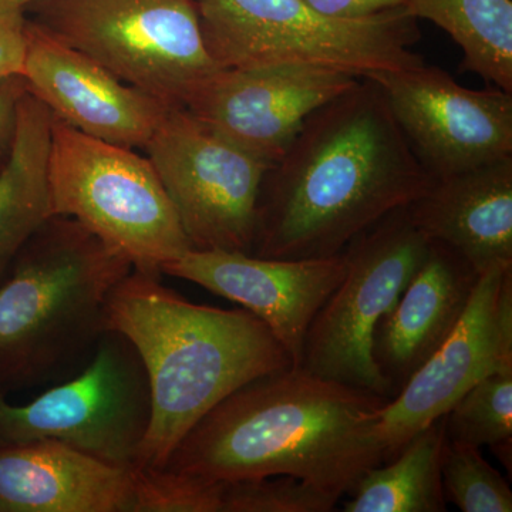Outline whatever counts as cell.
Returning a JSON list of instances; mask_svg holds the SVG:
<instances>
[{"label": "cell", "mask_w": 512, "mask_h": 512, "mask_svg": "<svg viewBox=\"0 0 512 512\" xmlns=\"http://www.w3.org/2000/svg\"><path fill=\"white\" fill-rule=\"evenodd\" d=\"M383 93L362 77L305 121L258 200L252 255L329 258L433 184Z\"/></svg>", "instance_id": "1"}, {"label": "cell", "mask_w": 512, "mask_h": 512, "mask_svg": "<svg viewBox=\"0 0 512 512\" xmlns=\"http://www.w3.org/2000/svg\"><path fill=\"white\" fill-rule=\"evenodd\" d=\"M387 402L291 366L225 397L164 468L215 483L292 476L340 500L384 463L376 427Z\"/></svg>", "instance_id": "2"}, {"label": "cell", "mask_w": 512, "mask_h": 512, "mask_svg": "<svg viewBox=\"0 0 512 512\" xmlns=\"http://www.w3.org/2000/svg\"><path fill=\"white\" fill-rule=\"evenodd\" d=\"M133 268L111 292L107 329L130 340L151 390L137 470L164 468L192 427L239 387L292 366L251 312L197 305Z\"/></svg>", "instance_id": "3"}, {"label": "cell", "mask_w": 512, "mask_h": 512, "mask_svg": "<svg viewBox=\"0 0 512 512\" xmlns=\"http://www.w3.org/2000/svg\"><path fill=\"white\" fill-rule=\"evenodd\" d=\"M133 268L73 218L53 215L37 229L0 282V392L77 375L107 332L111 292Z\"/></svg>", "instance_id": "4"}, {"label": "cell", "mask_w": 512, "mask_h": 512, "mask_svg": "<svg viewBox=\"0 0 512 512\" xmlns=\"http://www.w3.org/2000/svg\"><path fill=\"white\" fill-rule=\"evenodd\" d=\"M202 36L220 69L301 64L356 77L424 62L419 19L406 8L333 18L305 0H197Z\"/></svg>", "instance_id": "5"}, {"label": "cell", "mask_w": 512, "mask_h": 512, "mask_svg": "<svg viewBox=\"0 0 512 512\" xmlns=\"http://www.w3.org/2000/svg\"><path fill=\"white\" fill-rule=\"evenodd\" d=\"M37 28L167 107L220 70L202 36L197 0H35Z\"/></svg>", "instance_id": "6"}, {"label": "cell", "mask_w": 512, "mask_h": 512, "mask_svg": "<svg viewBox=\"0 0 512 512\" xmlns=\"http://www.w3.org/2000/svg\"><path fill=\"white\" fill-rule=\"evenodd\" d=\"M53 215L73 218L130 259L163 268L192 251L148 157L80 133L53 116L49 160Z\"/></svg>", "instance_id": "7"}, {"label": "cell", "mask_w": 512, "mask_h": 512, "mask_svg": "<svg viewBox=\"0 0 512 512\" xmlns=\"http://www.w3.org/2000/svg\"><path fill=\"white\" fill-rule=\"evenodd\" d=\"M430 241L407 207L390 212L345 248L346 272L313 319L303 348V369L313 375L390 400L389 383L373 359L379 323L429 252Z\"/></svg>", "instance_id": "8"}, {"label": "cell", "mask_w": 512, "mask_h": 512, "mask_svg": "<svg viewBox=\"0 0 512 512\" xmlns=\"http://www.w3.org/2000/svg\"><path fill=\"white\" fill-rule=\"evenodd\" d=\"M151 421V390L130 340L107 329L77 375L16 406L0 392V444L55 440L137 470Z\"/></svg>", "instance_id": "9"}, {"label": "cell", "mask_w": 512, "mask_h": 512, "mask_svg": "<svg viewBox=\"0 0 512 512\" xmlns=\"http://www.w3.org/2000/svg\"><path fill=\"white\" fill-rule=\"evenodd\" d=\"M194 251L252 254L258 200L272 165L170 107L144 147Z\"/></svg>", "instance_id": "10"}, {"label": "cell", "mask_w": 512, "mask_h": 512, "mask_svg": "<svg viewBox=\"0 0 512 512\" xmlns=\"http://www.w3.org/2000/svg\"><path fill=\"white\" fill-rule=\"evenodd\" d=\"M366 79L434 180L512 157V93L467 89L426 62Z\"/></svg>", "instance_id": "11"}, {"label": "cell", "mask_w": 512, "mask_h": 512, "mask_svg": "<svg viewBox=\"0 0 512 512\" xmlns=\"http://www.w3.org/2000/svg\"><path fill=\"white\" fill-rule=\"evenodd\" d=\"M511 366L512 266H497L480 275L463 318L443 345L379 410L376 431L384 463L474 384Z\"/></svg>", "instance_id": "12"}, {"label": "cell", "mask_w": 512, "mask_h": 512, "mask_svg": "<svg viewBox=\"0 0 512 512\" xmlns=\"http://www.w3.org/2000/svg\"><path fill=\"white\" fill-rule=\"evenodd\" d=\"M362 77L328 67L281 64L220 69L185 101L195 119L274 165L305 121Z\"/></svg>", "instance_id": "13"}, {"label": "cell", "mask_w": 512, "mask_h": 512, "mask_svg": "<svg viewBox=\"0 0 512 512\" xmlns=\"http://www.w3.org/2000/svg\"><path fill=\"white\" fill-rule=\"evenodd\" d=\"M345 252L329 258L272 259L244 252L188 251L163 274L202 286L251 312L301 367L313 319L342 282Z\"/></svg>", "instance_id": "14"}, {"label": "cell", "mask_w": 512, "mask_h": 512, "mask_svg": "<svg viewBox=\"0 0 512 512\" xmlns=\"http://www.w3.org/2000/svg\"><path fill=\"white\" fill-rule=\"evenodd\" d=\"M20 77L56 119L86 136L131 150L147 146L170 109L29 19Z\"/></svg>", "instance_id": "15"}, {"label": "cell", "mask_w": 512, "mask_h": 512, "mask_svg": "<svg viewBox=\"0 0 512 512\" xmlns=\"http://www.w3.org/2000/svg\"><path fill=\"white\" fill-rule=\"evenodd\" d=\"M136 483L60 441L0 444V512H134Z\"/></svg>", "instance_id": "16"}, {"label": "cell", "mask_w": 512, "mask_h": 512, "mask_svg": "<svg viewBox=\"0 0 512 512\" xmlns=\"http://www.w3.org/2000/svg\"><path fill=\"white\" fill-rule=\"evenodd\" d=\"M478 279L453 248L430 241L426 259L373 338V359L393 397L456 328Z\"/></svg>", "instance_id": "17"}, {"label": "cell", "mask_w": 512, "mask_h": 512, "mask_svg": "<svg viewBox=\"0 0 512 512\" xmlns=\"http://www.w3.org/2000/svg\"><path fill=\"white\" fill-rule=\"evenodd\" d=\"M407 211L424 237L453 248L478 275L512 266V157L436 178Z\"/></svg>", "instance_id": "18"}, {"label": "cell", "mask_w": 512, "mask_h": 512, "mask_svg": "<svg viewBox=\"0 0 512 512\" xmlns=\"http://www.w3.org/2000/svg\"><path fill=\"white\" fill-rule=\"evenodd\" d=\"M52 127V111L33 94H23L12 146L0 165V279L23 245L53 217Z\"/></svg>", "instance_id": "19"}, {"label": "cell", "mask_w": 512, "mask_h": 512, "mask_svg": "<svg viewBox=\"0 0 512 512\" xmlns=\"http://www.w3.org/2000/svg\"><path fill=\"white\" fill-rule=\"evenodd\" d=\"M444 416L419 431L402 450L363 474L343 504L345 512H444L441 451Z\"/></svg>", "instance_id": "20"}, {"label": "cell", "mask_w": 512, "mask_h": 512, "mask_svg": "<svg viewBox=\"0 0 512 512\" xmlns=\"http://www.w3.org/2000/svg\"><path fill=\"white\" fill-rule=\"evenodd\" d=\"M404 8L439 26L460 46L464 72L512 93L511 0H404Z\"/></svg>", "instance_id": "21"}, {"label": "cell", "mask_w": 512, "mask_h": 512, "mask_svg": "<svg viewBox=\"0 0 512 512\" xmlns=\"http://www.w3.org/2000/svg\"><path fill=\"white\" fill-rule=\"evenodd\" d=\"M448 440L470 446H490L511 473L512 366L484 377L446 414Z\"/></svg>", "instance_id": "22"}, {"label": "cell", "mask_w": 512, "mask_h": 512, "mask_svg": "<svg viewBox=\"0 0 512 512\" xmlns=\"http://www.w3.org/2000/svg\"><path fill=\"white\" fill-rule=\"evenodd\" d=\"M441 484L446 503L463 512H511L512 491L505 478L485 461L480 447L444 441Z\"/></svg>", "instance_id": "23"}, {"label": "cell", "mask_w": 512, "mask_h": 512, "mask_svg": "<svg viewBox=\"0 0 512 512\" xmlns=\"http://www.w3.org/2000/svg\"><path fill=\"white\" fill-rule=\"evenodd\" d=\"M221 484V512H332L339 503L335 495L292 476Z\"/></svg>", "instance_id": "24"}, {"label": "cell", "mask_w": 512, "mask_h": 512, "mask_svg": "<svg viewBox=\"0 0 512 512\" xmlns=\"http://www.w3.org/2000/svg\"><path fill=\"white\" fill-rule=\"evenodd\" d=\"M222 484L177 471L137 470L134 512H221Z\"/></svg>", "instance_id": "25"}, {"label": "cell", "mask_w": 512, "mask_h": 512, "mask_svg": "<svg viewBox=\"0 0 512 512\" xmlns=\"http://www.w3.org/2000/svg\"><path fill=\"white\" fill-rule=\"evenodd\" d=\"M26 15L0 9V80L22 76L26 55Z\"/></svg>", "instance_id": "26"}, {"label": "cell", "mask_w": 512, "mask_h": 512, "mask_svg": "<svg viewBox=\"0 0 512 512\" xmlns=\"http://www.w3.org/2000/svg\"><path fill=\"white\" fill-rule=\"evenodd\" d=\"M28 92L22 77L0 80V163L8 156L15 136L19 101Z\"/></svg>", "instance_id": "27"}, {"label": "cell", "mask_w": 512, "mask_h": 512, "mask_svg": "<svg viewBox=\"0 0 512 512\" xmlns=\"http://www.w3.org/2000/svg\"><path fill=\"white\" fill-rule=\"evenodd\" d=\"M313 9L333 18H366L404 8V0H305Z\"/></svg>", "instance_id": "28"}, {"label": "cell", "mask_w": 512, "mask_h": 512, "mask_svg": "<svg viewBox=\"0 0 512 512\" xmlns=\"http://www.w3.org/2000/svg\"><path fill=\"white\" fill-rule=\"evenodd\" d=\"M35 0H0V9L9 10V12H23L29 8V5Z\"/></svg>", "instance_id": "29"}]
</instances>
